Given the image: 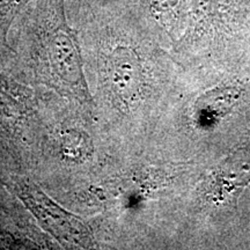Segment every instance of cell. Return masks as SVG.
Returning <instances> with one entry per match:
<instances>
[{
    "instance_id": "6da1fadb",
    "label": "cell",
    "mask_w": 250,
    "mask_h": 250,
    "mask_svg": "<svg viewBox=\"0 0 250 250\" xmlns=\"http://www.w3.org/2000/svg\"><path fill=\"white\" fill-rule=\"evenodd\" d=\"M17 193L41 226L62 242L78 247H88L92 236L86 225L45 195L34 183L20 182Z\"/></svg>"
},
{
    "instance_id": "7a4b0ae2",
    "label": "cell",
    "mask_w": 250,
    "mask_h": 250,
    "mask_svg": "<svg viewBox=\"0 0 250 250\" xmlns=\"http://www.w3.org/2000/svg\"><path fill=\"white\" fill-rule=\"evenodd\" d=\"M49 59L55 74L62 83L74 88H80L87 96L80 46L68 28L56 30L50 41Z\"/></svg>"
},
{
    "instance_id": "3957f363",
    "label": "cell",
    "mask_w": 250,
    "mask_h": 250,
    "mask_svg": "<svg viewBox=\"0 0 250 250\" xmlns=\"http://www.w3.org/2000/svg\"><path fill=\"white\" fill-rule=\"evenodd\" d=\"M108 83L118 98L129 101L136 98L142 86V65L136 52L118 46L109 56Z\"/></svg>"
},
{
    "instance_id": "277c9868",
    "label": "cell",
    "mask_w": 250,
    "mask_h": 250,
    "mask_svg": "<svg viewBox=\"0 0 250 250\" xmlns=\"http://www.w3.org/2000/svg\"><path fill=\"white\" fill-rule=\"evenodd\" d=\"M241 96L239 87L227 86L208 90L196 102V116L204 126L219 123L233 110Z\"/></svg>"
},
{
    "instance_id": "5b68a950",
    "label": "cell",
    "mask_w": 250,
    "mask_h": 250,
    "mask_svg": "<svg viewBox=\"0 0 250 250\" xmlns=\"http://www.w3.org/2000/svg\"><path fill=\"white\" fill-rule=\"evenodd\" d=\"M225 174L230 188L242 187L250 182V134L228 156Z\"/></svg>"
},
{
    "instance_id": "8992f818",
    "label": "cell",
    "mask_w": 250,
    "mask_h": 250,
    "mask_svg": "<svg viewBox=\"0 0 250 250\" xmlns=\"http://www.w3.org/2000/svg\"><path fill=\"white\" fill-rule=\"evenodd\" d=\"M62 152L68 160H83L90 153L89 139L78 131H68L62 139Z\"/></svg>"
},
{
    "instance_id": "52a82bcc",
    "label": "cell",
    "mask_w": 250,
    "mask_h": 250,
    "mask_svg": "<svg viewBox=\"0 0 250 250\" xmlns=\"http://www.w3.org/2000/svg\"><path fill=\"white\" fill-rule=\"evenodd\" d=\"M149 8L155 14H166L173 12L180 5L181 0H147Z\"/></svg>"
},
{
    "instance_id": "ba28073f",
    "label": "cell",
    "mask_w": 250,
    "mask_h": 250,
    "mask_svg": "<svg viewBox=\"0 0 250 250\" xmlns=\"http://www.w3.org/2000/svg\"><path fill=\"white\" fill-rule=\"evenodd\" d=\"M15 2H17V0H0V12L7 11Z\"/></svg>"
},
{
    "instance_id": "9c48e42d",
    "label": "cell",
    "mask_w": 250,
    "mask_h": 250,
    "mask_svg": "<svg viewBox=\"0 0 250 250\" xmlns=\"http://www.w3.org/2000/svg\"><path fill=\"white\" fill-rule=\"evenodd\" d=\"M241 5L245 8V11L247 12V14L250 15V0H240Z\"/></svg>"
}]
</instances>
